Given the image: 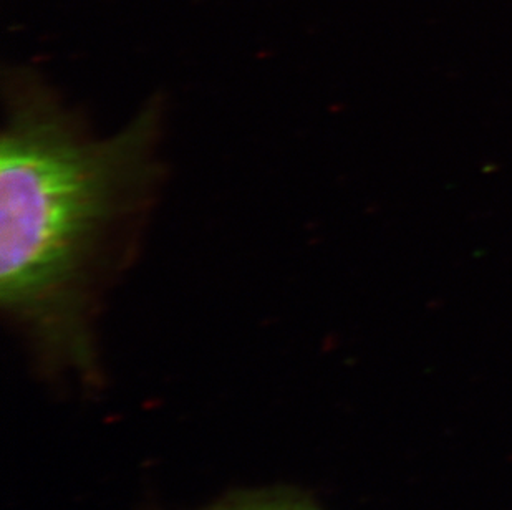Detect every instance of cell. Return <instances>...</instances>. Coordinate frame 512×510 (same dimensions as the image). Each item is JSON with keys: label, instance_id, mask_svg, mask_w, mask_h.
Masks as SVG:
<instances>
[{"label": "cell", "instance_id": "7a4b0ae2", "mask_svg": "<svg viewBox=\"0 0 512 510\" xmlns=\"http://www.w3.org/2000/svg\"><path fill=\"white\" fill-rule=\"evenodd\" d=\"M201 510H322L310 497L292 489L242 491Z\"/></svg>", "mask_w": 512, "mask_h": 510}, {"label": "cell", "instance_id": "6da1fadb", "mask_svg": "<svg viewBox=\"0 0 512 510\" xmlns=\"http://www.w3.org/2000/svg\"><path fill=\"white\" fill-rule=\"evenodd\" d=\"M160 106L95 138L34 73L5 82L0 300L40 363L97 375L93 310L116 234L158 178Z\"/></svg>", "mask_w": 512, "mask_h": 510}]
</instances>
